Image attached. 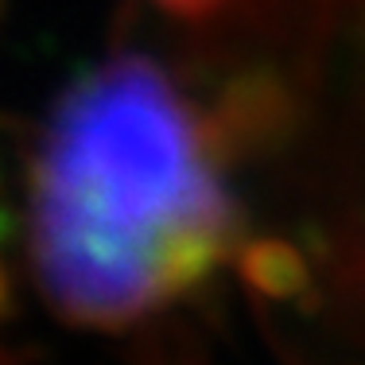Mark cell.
<instances>
[{"label":"cell","mask_w":365,"mask_h":365,"mask_svg":"<svg viewBox=\"0 0 365 365\" xmlns=\"http://www.w3.org/2000/svg\"><path fill=\"white\" fill-rule=\"evenodd\" d=\"M28 245L39 292L86 327H125L210 280L237 237L202 117L144 51L78 74L36 136Z\"/></svg>","instance_id":"6da1fadb"},{"label":"cell","mask_w":365,"mask_h":365,"mask_svg":"<svg viewBox=\"0 0 365 365\" xmlns=\"http://www.w3.org/2000/svg\"><path fill=\"white\" fill-rule=\"evenodd\" d=\"M237 272L245 288L268 303H295L311 292V260L288 237H253L237 249Z\"/></svg>","instance_id":"3957f363"},{"label":"cell","mask_w":365,"mask_h":365,"mask_svg":"<svg viewBox=\"0 0 365 365\" xmlns=\"http://www.w3.org/2000/svg\"><path fill=\"white\" fill-rule=\"evenodd\" d=\"M155 4H163L171 16H179V20H218L222 12H230L237 0H155Z\"/></svg>","instance_id":"277c9868"},{"label":"cell","mask_w":365,"mask_h":365,"mask_svg":"<svg viewBox=\"0 0 365 365\" xmlns=\"http://www.w3.org/2000/svg\"><path fill=\"white\" fill-rule=\"evenodd\" d=\"M292 24L280 51L253 55L288 98V144L315 125L334 128L338 152L365 175V0H268ZM365 210V202H361Z\"/></svg>","instance_id":"7a4b0ae2"}]
</instances>
